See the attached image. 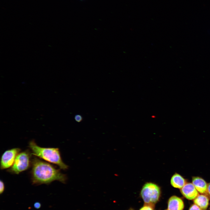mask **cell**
I'll return each mask as SVG.
<instances>
[{"instance_id":"obj_1","label":"cell","mask_w":210,"mask_h":210,"mask_svg":"<svg viewBox=\"0 0 210 210\" xmlns=\"http://www.w3.org/2000/svg\"><path fill=\"white\" fill-rule=\"evenodd\" d=\"M32 180L33 184H49L55 181L62 183L66 179V175L51 164L36 158L32 162Z\"/></svg>"},{"instance_id":"obj_2","label":"cell","mask_w":210,"mask_h":210,"mask_svg":"<svg viewBox=\"0 0 210 210\" xmlns=\"http://www.w3.org/2000/svg\"><path fill=\"white\" fill-rule=\"evenodd\" d=\"M29 147L31 150L32 154L57 164L62 169H68V166L62 160L58 148L41 147L38 146L33 140L29 142Z\"/></svg>"},{"instance_id":"obj_3","label":"cell","mask_w":210,"mask_h":210,"mask_svg":"<svg viewBox=\"0 0 210 210\" xmlns=\"http://www.w3.org/2000/svg\"><path fill=\"white\" fill-rule=\"evenodd\" d=\"M161 194L160 187L152 182H147L143 186L141 192V196L144 202L147 205H153L158 200Z\"/></svg>"},{"instance_id":"obj_4","label":"cell","mask_w":210,"mask_h":210,"mask_svg":"<svg viewBox=\"0 0 210 210\" xmlns=\"http://www.w3.org/2000/svg\"><path fill=\"white\" fill-rule=\"evenodd\" d=\"M30 154L27 151L19 153L12 166L8 170L12 173L18 174L27 169L29 166Z\"/></svg>"},{"instance_id":"obj_5","label":"cell","mask_w":210,"mask_h":210,"mask_svg":"<svg viewBox=\"0 0 210 210\" xmlns=\"http://www.w3.org/2000/svg\"><path fill=\"white\" fill-rule=\"evenodd\" d=\"M20 150L19 148H14L5 151L1 159V169H3L10 167L13 165L16 157Z\"/></svg>"},{"instance_id":"obj_6","label":"cell","mask_w":210,"mask_h":210,"mask_svg":"<svg viewBox=\"0 0 210 210\" xmlns=\"http://www.w3.org/2000/svg\"><path fill=\"white\" fill-rule=\"evenodd\" d=\"M180 191L185 198L190 200H194L199 195L198 192L192 183H186L181 189Z\"/></svg>"},{"instance_id":"obj_7","label":"cell","mask_w":210,"mask_h":210,"mask_svg":"<svg viewBox=\"0 0 210 210\" xmlns=\"http://www.w3.org/2000/svg\"><path fill=\"white\" fill-rule=\"evenodd\" d=\"M184 207V202L180 198L176 196H173L169 199L168 210H183Z\"/></svg>"},{"instance_id":"obj_8","label":"cell","mask_w":210,"mask_h":210,"mask_svg":"<svg viewBox=\"0 0 210 210\" xmlns=\"http://www.w3.org/2000/svg\"><path fill=\"white\" fill-rule=\"evenodd\" d=\"M192 183L198 192L204 194L207 193L208 184L202 178L197 176L193 177L192 178Z\"/></svg>"},{"instance_id":"obj_9","label":"cell","mask_w":210,"mask_h":210,"mask_svg":"<svg viewBox=\"0 0 210 210\" xmlns=\"http://www.w3.org/2000/svg\"><path fill=\"white\" fill-rule=\"evenodd\" d=\"M171 185L174 187L181 189L186 183V180L180 174L175 173L170 180Z\"/></svg>"},{"instance_id":"obj_10","label":"cell","mask_w":210,"mask_h":210,"mask_svg":"<svg viewBox=\"0 0 210 210\" xmlns=\"http://www.w3.org/2000/svg\"><path fill=\"white\" fill-rule=\"evenodd\" d=\"M209 201L208 197L203 194L199 195L194 200L193 202L202 210H206L209 204Z\"/></svg>"},{"instance_id":"obj_11","label":"cell","mask_w":210,"mask_h":210,"mask_svg":"<svg viewBox=\"0 0 210 210\" xmlns=\"http://www.w3.org/2000/svg\"><path fill=\"white\" fill-rule=\"evenodd\" d=\"M188 210H202L198 206L194 204L191 205Z\"/></svg>"},{"instance_id":"obj_12","label":"cell","mask_w":210,"mask_h":210,"mask_svg":"<svg viewBox=\"0 0 210 210\" xmlns=\"http://www.w3.org/2000/svg\"><path fill=\"white\" fill-rule=\"evenodd\" d=\"M0 194L1 195L2 194L4 191L5 186L4 183L1 180H0Z\"/></svg>"},{"instance_id":"obj_13","label":"cell","mask_w":210,"mask_h":210,"mask_svg":"<svg viewBox=\"0 0 210 210\" xmlns=\"http://www.w3.org/2000/svg\"><path fill=\"white\" fill-rule=\"evenodd\" d=\"M75 120L77 122H80L83 120L82 116L80 114H77L75 115L74 117Z\"/></svg>"},{"instance_id":"obj_14","label":"cell","mask_w":210,"mask_h":210,"mask_svg":"<svg viewBox=\"0 0 210 210\" xmlns=\"http://www.w3.org/2000/svg\"><path fill=\"white\" fill-rule=\"evenodd\" d=\"M140 210H153V209L150 206L147 205L143 206Z\"/></svg>"},{"instance_id":"obj_15","label":"cell","mask_w":210,"mask_h":210,"mask_svg":"<svg viewBox=\"0 0 210 210\" xmlns=\"http://www.w3.org/2000/svg\"><path fill=\"white\" fill-rule=\"evenodd\" d=\"M34 206L35 208L39 209L41 207V204L39 202H36L34 203Z\"/></svg>"},{"instance_id":"obj_16","label":"cell","mask_w":210,"mask_h":210,"mask_svg":"<svg viewBox=\"0 0 210 210\" xmlns=\"http://www.w3.org/2000/svg\"><path fill=\"white\" fill-rule=\"evenodd\" d=\"M207 192L210 196V183L208 184Z\"/></svg>"},{"instance_id":"obj_17","label":"cell","mask_w":210,"mask_h":210,"mask_svg":"<svg viewBox=\"0 0 210 210\" xmlns=\"http://www.w3.org/2000/svg\"></svg>"}]
</instances>
